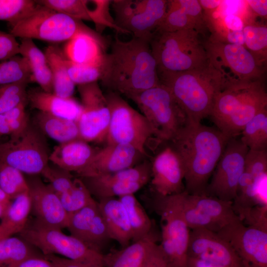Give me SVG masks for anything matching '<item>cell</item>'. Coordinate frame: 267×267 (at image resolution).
Instances as JSON below:
<instances>
[{
    "instance_id": "91938a15",
    "label": "cell",
    "mask_w": 267,
    "mask_h": 267,
    "mask_svg": "<svg viewBox=\"0 0 267 267\" xmlns=\"http://www.w3.org/2000/svg\"><path fill=\"white\" fill-rule=\"evenodd\" d=\"M188 267H220L201 260L187 258Z\"/></svg>"
},
{
    "instance_id": "7a4b0ae2",
    "label": "cell",
    "mask_w": 267,
    "mask_h": 267,
    "mask_svg": "<svg viewBox=\"0 0 267 267\" xmlns=\"http://www.w3.org/2000/svg\"><path fill=\"white\" fill-rule=\"evenodd\" d=\"M229 139L216 127L188 121L170 142L183 165L185 192L205 195L210 178Z\"/></svg>"
},
{
    "instance_id": "b9f144b4",
    "label": "cell",
    "mask_w": 267,
    "mask_h": 267,
    "mask_svg": "<svg viewBox=\"0 0 267 267\" xmlns=\"http://www.w3.org/2000/svg\"><path fill=\"white\" fill-rule=\"evenodd\" d=\"M109 0H86L87 12L90 21L93 22L96 30L100 34L105 28H112L121 33L116 25L114 17L110 13Z\"/></svg>"
},
{
    "instance_id": "5bb4252c",
    "label": "cell",
    "mask_w": 267,
    "mask_h": 267,
    "mask_svg": "<svg viewBox=\"0 0 267 267\" xmlns=\"http://www.w3.org/2000/svg\"><path fill=\"white\" fill-rule=\"evenodd\" d=\"M248 148L236 137L230 138L212 175L205 195L233 202L244 172Z\"/></svg>"
},
{
    "instance_id": "ba28073f",
    "label": "cell",
    "mask_w": 267,
    "mask_h": 267,
    "mask_svg": "<svg viewBox=\"0 0 267 267\" xmlns=\"http://www.w3.org/2000/svg\"><path fill=\"white\" fill-rule=\"evenodd\" d=\"M19 234L44 256L59 255L80 262L103 265L102 253L91 249L71 234H65L61 229L44 224L35 219H29Z\"/></svg>"
},
{
    "instance_id": "60d3db41",
    "label": "cell",
    "mask_w": 267,
    "mask_h": 267,
    "mask_svg": "<svg viewBox=\"0 0 267 267\" xmlns=\"http://www.w3.org/2000/svg\"><path fill=\"white\" fill-rule=\"evenodd\" d=\"M0 188L11 200L29 191L27 179L16 168L0 162Z\"/></svg>"
},
{
    "instance_id": "bcb514c9",
    "label": "cell",
    "mask_w": 267,
    "mask_h": 267,
    "mask_svg": "<svg viewBox=\"0 0 267 267\" xmlns=\"http://www.w3.org/2000/svg\"><path fill=\"white\" fill-rule=\"evenodd\" d=\"M39 4L80 21H90L86 0H38Z\"/></svg>"
},
{
    "instance_id": "83f0119b",
    "label": "cell",
    "mask_w": 267,
    "mask_h": 267,
    "mask_svg": "<svg viewBox=\"0 0 267 267\" xmlns=\"http://www.w3.org/2000/svg\"><path fill=\"white\" fill-rule=\"evenodd\" d=\"M19 54L28 61L31 71V82H35L44 91L53 93V80L45 53L39 49L33 40L22 39Z\"/></svg>"
},
{
    "instance_id": "8fae6325",
    "label": "cell",
    "mask_w": 267,
    "mask_h": 267,
    "mask_svg": "<svg viewBox=\"0 0 267 267\" xmlns=\"http://www.w3.org/2000/svg\"><path fill=\"white\" fill-rule=\"evenodd\" d=\"M0 144V162L31 176L41 175L49 164L45 136L32 122Z\"/></svg>"
},
{
    "instance_id": "d6986e66",
    "label": "cell",
    "mask_w": 267,
    "mask_h": 267,
    "mask_svg": "<svg viewBox=\"0 0 267 267\" xmlns=\"http://www.w3.org/2000/svg\"><path fill=\"white\" fill-rule=\"evenodd\" d=\"M151 170L150 181L156 195L167 196L184 191L183 165L171 145L155 156L151 162Z\"/></svg>"
},
{
    "instance_id": "9f6ffc18",
    "label": "cell",
    "mask_w": 267,
    "mask_h": 267,
    "mask_svg": "<svg viewBox=\"0 0 267 267\" xmlns=\"http://www.w3.org/2000/svg\"><path fill=\"white\" fill-rule=\"evenodd\" d=\"M246 2L256 14L261 17H267V0H248Z\"/></svg>"
},
{
    "instance_id": "ab89813d",
    "label": "cell",
    "mask_w": 267,
    "mask_h": 267,
    "mask_svg": "<svg viewBox=\"0 0 267 267\" xmlns=\"http://www.w3.org/2000/svg\"><path fill=\"white\" fill-rule=\"evenodd\" d=\"M62 60L72 82L80 85L100 80L104 72L105 61L98 64H80L68 60L63 52Z\"/></svg>"
},
{
    "instance_id": "9c48e42d",
    "label": "cell",
    "mask_w": 267,
    "mask_h": 267,
    "mask_svg": "<svg viewBox=\"0 0 267 267\" xmlns=\"http://www.w3.org/2000/svg\"><path fill=\"white\" fill-rule=\"evenodd\" d=\"M183 192L167 196L156 195L161 221L160 246L169 267H188L190 229L183 215Z\"/></svg>"
},
{
    "instance_id": "5b68a950",
    "label": "cell",
    "mask_w": 267,
    "mask_h": 267,
    "mask_svg": "<svg viewBox=\"0 0 267 267\" xmlns=\"http://www.w3.org/2000/svg\"><path fill=\"white\" fill-rule=\"evenodd\" d=\"M201 33L193 29L154 32L149 40L159 76L190 71L208 61Z\"/></svg>"
},
{
    "instance_id": "7bdbcfd3",
    "label": "cell",
    "mask_w": 267,
    "mask_h": 267,
    "mask_svg": "<svg viewBox=\"0 0 267 267\" xmlns=\"http://www.w3.org/2000/svg\"><path fill=\"white\" fill-rule=\"evenodd\" d=\"M32 0H0V20L8 22L9 27L27 16L37 6Z\"/></svg>"
},
{
    "instance_id": "cb8c5ba5",
    "label": "cell",
    "mask_w": 267,
    "mask_h": 267,
    "mask_svg": "<svg viewBox=\"0 0 267 267\" xmlns=\"http://www.w3.org/2000/svg\"><path fill=\"white\" fill-rule=\"evenodd\" d=\"M27 100L31 107L38 111L75 122L82 112L81 104L73 97H62L41 89L28 90Z\"/></svg>"
},
{
    "instance_id": "c3c4849f",
    "label": "cell",
    "mask_w": 267,
    "mask_h": 267,
    "mask_svg": "<svg viewBox=\"0 0 267 267\" xmlns=\"http://www.w3.org/2000/svg\"><path fill=\"white\" fill-rule=\"evenodd\" d=\"M41 175L49 182L48 185L58 196L71 188L75 178L71 172L49 163Z\"/></svg>"
},
{
    "instance_id": "4fadbf2b",
    "label": "cell",
    "mask_w": 267,
    "mask_h": 267,
    "mask_svg": "<svg viewBox=\"0 0 267 267\" xmlns=\"http://www.w3.org/2000/svg\"><path fill=\"white\" fill-rule=\"evenodd\" d=\"M168 0H113L116 25L124 34L149 40L164 17Z\"/></svg>"
},
{
    "instance_id": "7402d4cb",
    "label": "cell",
    "mask_w": 267,
    "mask_h": 267,
    "mask_svg": "<svg viewBox=\"0 0 267 267\" xmlns=\"http://www.w3.org/2000/svg\"><path fill=\"white\" fill-rule=\"evenodd\" d=\"M145 157L133 146L127 144H106L96 149L88 165L78 176L90 177L112 174L133 167Z\"/></svg>"
},
{
    "instance_id": "7c38bea8",
    "label": "cell",
    "mask_w": 267,
    "mask_h": 267,
    "mask_svg": "<svg viewBox=\"0 0 267 267\" xmlns=\"http://www.w3.org/2000/svg\"><path fill=\"white\" fill-rule=\"evenodd\" d=\"M205 44L209 61L222 74L225 84L263 79L264 64L244 46L212 36L205 41Z\"/></svg>"
},
{
    "instance_id": "11a10c76",
    "label": "cell",
    "mask_w": 267,
    "mask_h": 267,
    "mask_svg": "<svg viewBox=\"0 0 267 267\" xmlns=\"http://www.w3.org/2000/svg\"><path fill=\"white\" fill-rule=\"evenodd\" d=\"M2 267H56L44 255L33 256L18 263Z\"/></svg>"
},
{
    "instance_id": "f546056e",
    "label": "cell",
    "mask_w": 267,
    "mask_h": 267,
    "mask_svg": "<svg viewBox=\"0 0 267 267\" xmlns=\"http://www.w3.org/2000/svg\"><path fill=\"white\" fill-rule=\"evenodd\" d=\"M32 123L45 135L59 143L80 139L77 122L38 111Z\"/></svg>"
},
{
    "instance_id": "9a60e30c",
    "label": "cell",
    "mask_w": 267,
    "mask_h": 267,
    "mask_svg": "<svg viewBox=\"0 0 267 267\" xmlns=\"http://www.w3.org/2000/svg\"><path fill=\"white\" fill-rule=\"evenodd\" d=\"M82 112L77 123L80 139L87 142L105 140L110 112L105 94L97 82L78 86Z\"/></svg>"
},
{
    "instance_id": "44dd1931",
    "label": "cell",
    "mask_w": 267,
    "mask_h": 267,
    "mask_svg": "<svg viewBox=\"0 0 267 267\" xmlns=\"http://www.w3.org/2000/svg\"><path fill=\"white\" fill-rule=\"evenodd\" d=\"M31 202V211L35 219L46 225L66 228L69 215L63 208L59 196L48 184L40 178L27 180Z\"/></svg>"
},
{
    "instance_id": "f5cc1de1",
    "label": "cell",
    "mask_w": 267,
    "mask_h": 267,
    "mask_svg": "<svg viewBox=\"0 0 267 267\" xmlns=\"http://www.w3.org/2000/svg\"><path fill=\"white\" fill-rule=\"evenodd\" d=\"M142 267H169L160 244L154 245Z\"/></svg>"
},
{
    "instance_id": "8992f818",
    "label": "cell",
    "mask_w": 267,
    "mask_h": 267,
    "mask_svg": "<svg viewBox=\"0 0 267 267\" xmlns=\"http://www.w3.org/2000/svg\"><path fill=\"white\" fill-rule=\"evenodd\" d=\"M130 99L147 120L158 144L170 142L188 122L170 90L162 84Z\"/></svg>"
},
{
    "instance_id": "484cf974",
    "label": "cell",
    "mask_w": 267,
    "mask_h": 267,
    "mask_svg": "<svg viewBox=\"0 0 267 267\" xmlns=\"http://www.w3.org/2000/svg\"><path fill=\"white\" fill-rule=\"evenodd\" d=\"M111 239L122 248L129 245L133 232L125 208L118 198H108L97 201Z\"/></svg>"
},
{
    "instance_id": "e575fe53",
    "label": "cell",
    "mask_w": 267,
    "mask_h": 267,
    "mask_svg": "<svg viewBox=\"0 0 267 267\" xmlns=\"http://www.w3.org/2000/svg\"><path fill=\"white\" fill-rule=\"evenodd\" d=\"M241 141L249 150H267V108L257 113L244 127Z\"/></svg>"
},
{
    "instance_id": "ffe728a7",
    "label": "cell",
    "mask_w": 267,
    "mask_h": 267,
    "mask_svg": "<svg viewBox=\"0 0 267 267\" xmlns=\"http://www.w3.org/2000/svg\"><path fill=\"white\" fill-rule=\"evenodd\" d=\"M66 228L71 235L101 253L111 240L97 201L69 214Z\"/></svg>"
},
{
    "instance_id": "74e56055",
    "label": "cell",
    "mask_w": 267,
    "mask_h": 267,
    "mask_svg": "<svg viewBox=\"0 0 267 267\" xmlns=\"http://www.w3.org/2000/svg\"><path fill=\"white\" fill-rule=\"evenodd\" d=\"M31 71L27 59L16 55L0 61V86L20 82H31Z\"/></svg>"
},
{
    "instance_id": "7dc6e473",
    "label": "cell",
    "mask_w": 267,
    "mask_h": 267,
    "mask_svg": "<svg viewBox=\"0 0 267 267\" xmlns=\"http://www.w3.org/2000/svg\"><path fill=\"white\" fill-rule=\"evenodd\" d=\"M182 212L185 222L189 228H205L217 233L220 227L196 208L188 199L187 193H183Z\"/></svg>"
},
{
    "instance_id": "816d5d0a",
    "label": "cell",
    "mask_w": 267,
    "mask_h": 267,
    "mask_svg": "<svg viewBox=\"0 0 267 267\" xmlns=\"http://www.w3.org/2000/svg\"><path fill=\"white\" fill-rule=\"evenodd\" d=\"M222 18V28L213 33L212 36L217 37L227 31H243L245 24L239 16L228 13Z\"/></svg>"
},
{
    "instance_id": "836d02e7",
    "label": "cell",
    "mask_w": 267,
    "mask_h": 267,
    "mask_svg": "<svg viewBox=\"0 0 267 267\" xmlns=\"http://www.w3.org/2000/svg\"><path fill=\"white\" fill-rule=\"evenodd\" d=\"M126 211L133 232V242L147 235L152 229V222L134 194L118 198Z\"/></svg>"
},
{
    "instance_id": "db71d44e",
    "label": "cell",
    "mask_w": 267,
    "mask_h": 267,
    "mask_svg": "<svg viewBox=\"0 0 267 267\" xmlns=\"http://www.w3.org/2000/svg\"><path fill=\"white\" fill-rule=\"evenodd\" d=\"M53 263L56 267H104L103 265L80 262L55 255L44 256Z\"/></svg>"
},
{
    "instance_id": "f6af8a7d",
    "label": "cell",
    "mask_w": 267,
    "mask_h": 267,
    "mask_svg": "<svg viewBox=\"0 0 267 267\" xmlns=\"http://www.w3.org/2000/svg\"><path fill=\"white\" fill-rule=\"evenodd\" d=\"M28 82H20L0 86V114L16 106L27 103Z\"/></svg>"
},
{
    "instance_id": "6f0895ef",
    "label": "cell",
    "mask_w": 267,
    "mask_h": 267,
    "mask_svg": "<svg viewBox=\"0 0 267 267\" xmlns=\"http://www.w3.org/2000/svg\"><path fill=\"white\" fill-rule=\"evenodd\" d=\"M201 7L205 12L208 13L214 12L222 4V0H198Z\"/></svg>"
},
{
    "instance_id": "4316f807",
    "label": "cell",
    "mask_w": 267,
    "mask_h": 267,
    "mask_svg": "<svg viewBox=\"0 0 267 267\" xmlns=\"http://www.w3.org/2000/svg\"><path fill=\"white\" fill-rule=\"evenodd\" d=\"M156 243V237L151 231L144 237L121 250L103 255L104 267H142Z\"/></svg>"
},
{
    "instance_id": "d590c367",
    "label": "cell",
    "mask_w": 267,
    "mask_h": 267,
    "mask_svg": "<svg viewBox=\"0 0 267 267\" xmlns=\"http://www.w3.org/2000/svg\"><path fill=\"white\" fill-rule=\"evenodd\" d=\"M21 237H8L0 240V267L18 263L28 258L44 255Z\"/></svg>"
},
{
    "instance_id": "f907efd6",
    "label": "cell",
    "mask_w": 267,
    "mask_h": 267,
    "mask_svg": "<svg viewBox=\"0 0 267 267\" xmlns=\"http://www.w3.org/2000/svg\"><path fill=\"white\" fill-rule=\"evenodd\" d=\"M20 44L10 33L0 31V61L19 54Z\"/></svg>"
},
{
    "instance_id": "f1b7e54d",
    "label": "cell",
    "mask_w": 267,
    "mask_h": 267,
    "mask_svg": "<svg viewBox=\"0 0 267 267\" xmlns=\"http://www.w3.org/2000/svg\"><path fill=\"white\" fill-rule=\"evenodd\" d=\"M31 212L29 192L11 200L0 222V240L19 233L25 227Z\"/></svg>"
},
{
    "instance_id": "681fc988",
    "label": "cell",
    "mask_w": 267,
    "mask_h": 267,
    "mask_svg": "<svg viewBox=\"0 0 267 267\" xmlns=\"http://www.w3.org/2000/svg\"><path fill=\"white\" fill-rule=\"evenodd\" d=\"M244 171L253 180L267 174V150L248 151L245 159Z\"/></svg>"
},
{
    "instance_id": "e0dca14e",
    "label": "cell",
    "mask_w": 267,
    "mask_h": 267,
    "mask_svg": "<svg viewBox=\"0 0 267 267\" xmlns=\"http://www.w3.org/2000/svg\"><path fill=\"white\" fill-rule=\"evenodd\" d=\"M80 178L92 197L100 200L134 194L146 184L147 171L137 164L110 174Z\"/></svg>"
},
{
    "instance_id": "d4e9b609",
    "label": "cell",
    "mask_w": 267,
    "mask_h": 267,
    "mask_svg": "<svg viewBox=\"0 0 267 267\" xmlns=\"http://www.w3.org/2000/svg\"><path fill=\"white\" fill-rule=\"evenodd\" d=\"M96 150L88 142L76 139L55 146L50 153L49 161L64 170L76 173L78 176Z\"/></svg>"
},
{
    "instance_id": "30bf717a",
    "label": "cell",
    "mask_w": 267,
    "mask_h": 267,
    "mask_svg": "<svg viewBox=\"0 0 267 267\" xmlns=\"http://www.w3.org/2000/svg\"><path fill=\"white\" fill-rule=\"evenodd\" d=\"M16 38L37 39L50 42H67L90 28L82 21L39 4L27 16L10 27Z\"/></svg>"
},
{
    "instance_id": "603a6c76",
    "label": "cell",
    "mask_w": 267,
    "mask_h": 267,
    "mask_svg": "<svg viewBox=\"0 0 267 267\" xmlns=\"http://www.w3.org/2000/svg\"><path fill=\"white\" fill-rule=\"evenodd\" d=\"M107 41L92 29L78 33L66 42L63 52L70 61L80 64H98L105 61Z\"/></svg>"
},
{
    "instance_id": "680465c9",
    "label": "cell",
    "mask_w": 267,
    "mask_h": 267,
    "mask_svg": "<svg viewBox=\"0 0 267 267\" xmlns=\"http://www.w3.org/2000/svg\"><path fill=\"white\" fill-rule=\"evenodd\" d=\"M11 201L10 198L0 188V220Z\"/></svg>"
},
{
    "instance_id": "1f68e13d",
    "label": "cell",
    "mask_w": 267,
    "mask_h": 267,
    "mask_svg": "<svg viewBox=\"0 0 267 267\" xmlns=\"http://www.w3.org/2000/svg\"><path fill=\"white\" fill-rule=\"evenodd\" d=\"M44 53L53 77V93L64 98L72 97L76 85L69 77L63 62L62 50L57 45H49Z\"/></svg>"
},
{
    "instance_id": "4dcf8cb0",
    "label": "cell",
    "mask_w": 267,
    "mask_h": 267,
    "mask_svg": "<svg viewBox=\"0 0 267 267\" xmlns=\"http://www.w3.org/2000/svg\"><path fill=\"white\" fill-rule=\"evenodd\" d=\"M187 195L190 201L216 222L221 229L241 220L233 208L232 202L206 195H193L188 193Z\"/></svg>"
},
{
    "instance_id": "52a82bcc",
    "label": "cell",
    "mask_w": 267,
    "mask_h": 267,
    "mask_svg": "<svg viewBox=\"0 0 267 267\" xmlns=\"http://www.w3.org/2000/svg\"><path fill=\"white\" fill-rule=\"evenodd\" d=\"M105 96L110 112L106 144L129 145L147 156V144L152 137L155 138L145 117L119 93L109 90Z\"/></svg>"
},
{
    "instance_id": "3957f363",
    "label": "cell",
    "mask_w": 267,
    "mask_h": 267,
    "mask_svg": "<svg viewBox=\"0 0 267 267\" xmlns=\"http://www.w3.org/2000/svg\"><path fill=\"white\" fill-rule=\"evenodd\" d=\"M267 108L263 79L225 84L216 96L210 116L216 128L229 137L240 134L245 125Z\"/></svg>"
},
{
    "instance_id": "d6a6232c",
    "label": "cell",
    "mask_w": 267,
    "mask_h": 267,
    "mask_svg": "<svg viewBox=\"0 0 267 267\" xmlns=\"http://www.w3.org/2000/svg\"><path fill=\"white\" fill-rule=\"evenodd\" d=\"M206 27L190 16L178 0H168L165 14L154 32H173L193 29L201 33Z\"/></svg>"
},
{
    "instance_id": "2e32d148",
    "label": "cell",
    "mask_w": 267,
    "mask_h": 267,
    "mask_svg": "<svg viewBox=\"0 0 267 267\" xmlns=\"http://www.w3.org/2000/svg\"><path fill=\"white\" fill-rule=\"evenodd\" d=\"M217 233L231 245L244 267H267V230L245 225L240 220Z\"/></svg>"
},
{
    "instance_id": "f35d334b",
    "label": "cell",
    "mask_w": 267,
    "mask_h": 267,
    "mask_svg": "<svg viewBox=\"0 0 267 267\" xmlns=\"http://www.w3.org/2000/svg\"><path fill=\"white\" fill-rule=\"evenodd\" d=\"M59 197L68 215L96 201L80 178H75L71 188Z\"/></svg>"
},
{
    "instance_id": "6da1fadb",
    "label": "cell",
    "mask_w": 267,
    "mask_h": 267,
    "mask_svg": "<svg viewBox=\"0 0 267 267\" xmlns=\"http://www.w3.org/2000/svg\"><path fill=\"white\" fill-rule=\"evenodd\" d=\"M100 81L110 90L129 98L159 85L156 62L149 41L134 37L123 41L115 36L106 55Z\"/></svg>"
},
{
    "instance_id": "8d00e7d4",
    "label": "cell",
    "mask_w": 267,
    "mask_h": 267,
    "mask_svg": "<svg viewBox=\"0 0 267 267\" xmlns=\"http://www.w3.org/2000/svg\"><path fill=\"white\" fill-rule=\"evenodd\" d=\"M243 33L244 46L264 64L267 55V27L260 24H245Z\"/></svg>"
},
{
    "instance_id": "277c9868",
    "label": "cell",
    "mask_w": 267,
    "mask_h": 267,
    "mask_svg": "<svg viewBox=\"0 0 267 267\" xmlns=\"http://www.w3.org/2000/svg\"><path fill=\"white\" fill-rule=\"evenodd\" d=\"M185 113L188 121L201 123L210 115L216 95L225 84L209 61L190 71L159 76Z\"/></svg>"
},
{
    "instance_id": "ac0fdd59",
    "label": "cell",
    "mask_w": 267,
    "mask_h": 267,
    "mask_svg": "<svg viewBox=\"0 0 267 267\" xmlns=\"http://www.w3.org/2000/svg\"><path fill=\"white\" fill-rule=\"evenodd\" d=\"M187 258L220 267H244L231 245L217 233L205 228L190 229Z\"/></svg>"
},
{
    "instance_id": "ee69618b",
    "label": "cell",
    "mask_w": 267,
    "mask_h": 267,
    "mask_svg": "<svg viewBox=\"0 0 267 267\" xmlns=\"http://www.w3.org/2000/svg\"><path fill=\"white\" fill-rule=\"evenodd\" d=\"M27 103H22L0 114V134H17L23 131L30 123L25 110Z\"/></svg>"
}]
</instances>
